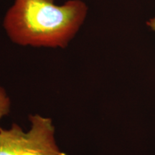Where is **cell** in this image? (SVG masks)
I'll return each instance as SVG.
<instances>
[{
  "mask_svg": "<svg viewBox=\"0 0 155 155\" xmlns=\"http://www.w3.org/2000/svg\"><path fill=\"white\" fill-rule=\"evenodd\" d=\"M88 14L82 0L57 5L54 0H15L4 17L9 40L20 46L65 48L75 38Z\"/></svg>",
  "mask_w": 155,
  "mask_h": 155,
  "instance_id": "6da1fadb",
  "label": "cell"
},
{
  "mask_svg": "<svg viewBox=\"0 0 155 155\" xmlns=\"http://www.w3.org/2000/svg\"><path fill=\"white\" fill-rule=\"evenodd\" d=\"M30 131L25 133L17 124L9 130L0 128V155H67L54 139L51 119L30 116Z\"/></svg>",
  "mask_w": 155,
  "mask_h": 155,
  "instance_id": "7a4b0ae2",
  "label": "cell"
},
{
  "mask_svg": "<svg viewBox=\"0 0 155 155\" xmlns=\"http://www.w3.org/2000/svg\"><path fill=\"white\" fill-rule=\"evenodd\" d=\"M9 98L7 96L5 91L0 86V119L3 116L8 114L9 111Z\"/></svg>",
  "mask_w": 155,
  "mask_h": 155,
  "instance_id": "3957f363",
  "label": "cell"
},
{
  "mask_svg": "<svg viewBox=\"0 0 155 155\" xmlns=\"http://www.w3.org/2000/svg\"><path fill=\"white\" fill-rule=\"evenodd\" d=\"M147 25H148V26L150 27V28H151L152 30H154L155 32V17L150 19L149 22H147Z\"/></svg>",
  "mask_w": 155,
  "mask_h": 155,
  "instance_id": "277c9868",
  "label": "cell"
}]
</instances>
